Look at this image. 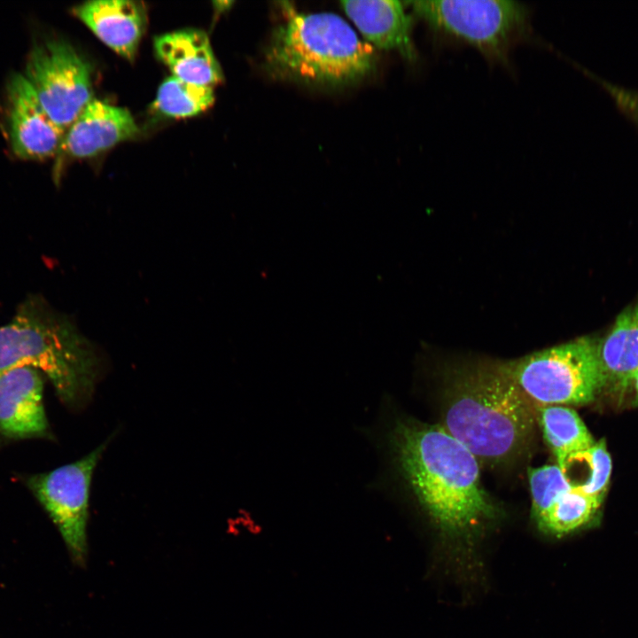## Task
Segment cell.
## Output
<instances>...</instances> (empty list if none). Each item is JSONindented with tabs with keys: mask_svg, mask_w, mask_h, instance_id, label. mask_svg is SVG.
Listing matches in <instances>:
<instances>
[{
	"mask_svg": "<svg viewBox=\"0 0 638 638\" xmlns=\"http://www.w3.org/2000/svg\"><path fill=\"white\" fill-rule=\"evenodd\" d=\"M394 463L421 506L448 538L469 540L496 517L478 461L442 425L408 419L387 432Z\"/></svg>",
	"mask_w": 638,
	"mask_h": 638,
	"instance_id": "6da1fadb",
	"label": "cell"
},
{
	"mask_svg": "<svg viewBox=\"0 0 638 638\" xmlns=\"http://www.w3.org/2000/svg\"><path fill=\"white\" fill-rule=\"evenodd\" d=\"M19 367L42 370L59 400L78 408L92 396L103 358L73 321L34 297L0 327V375Z\"/></svg>",
	"mask_w": 638,
	"mask_h": 638,
	"instance_id": "7a4b0ae2",
	"label": "cell"
},
{
	"mask_svg": "<svg viewBox=\"0 0 638 638\" xmlns=\"http://www.w3.org/2000/svg\"><path fill=\"white\" fill-rule=\"evenodd\" d=\"M530 400L504 363L479 365L455 381L442 426L478 461L499 462L530 437L534 425Z\"/></svg>",
	"mask_w": 638,
	"mask_h": 638,
	"instance_id": "3957f363",
	"label": "cell"
},
{
	"mask_svg": "<svg viewBox=\"0 0 638 638\" xmlns=\"http://www.w3.org/2000/svg\"><path fill=\"white\" fill-rule=\"evenodd\" d=\"M284 19L265 51L275 77L309 84L342 86L370 74L373 46L362 41L344 19L331 12L302 13L283 3Z\"/></svg>",
	"mask_w": 638,
	"mask_h": 638,
	"instance_id": "277c9868",
	"label": "cell"
},
{
	"mask_svg": "<svg viewBox=\"0 0 638 638\" xmlns=\"http://www.w3.org/2000/svg\"><path fill=\"white\" fill-rule=\"evenodd\" d=\"M415 13L434 30L474 46L490 62L507 64L513 46L530 31V15L511 0L414 1Z\"/></svg>",
	"mask_w": 638,
	"mask_h": 638,
	"instance_id": "5b68a950",
	"label": "cell"
},
{
	"mask_svg": "<svg viewBox=\"0 0 638 638\" xmlns=\"http://www.w3.org/2000/svg\"><path fill=\"white\" fill-rule=\"evenodd\" d=\"M504 366L525 394L543 405L588 403L605 385L598 342L588 337Z\"/></svg>",
	"mask_w": 638,
	"mask_h": 638,
	"instance_id": "8992f818",
	"label": "cell"
},
{
	"mask_svg": "<svg viewBox=\"0 0 638 638\" xmlns=\"http://www.w3.org/2000/svg\"><path fill=\"white\" fill-rule=\"evenodd\" d=\"M23 74L46 113L65 130L93 100L90 66L64 41L35 44Z\"/></svg>",
	"mask_w": 638,
	"mask_h": 638,
	"instance_id": "52a82bcc",
	"label": "cell"
},
{
	"mask_svg": "<svg viewBox=\"0 0 638 638\" xmlns=\"http://www.w3.org/2000/svg\"><path fill=\"white\" fill-rule=\"evenodd\" d=\"M108 440L82 458L29 476L27 485L57 526L72 558L83 564L88 554L89 498L94 470Z\"/></svg>",
	"mask_w": 638,
	"mask_h": 638,
	"instance_id": "ba28073f",
	"label": "cell"
},
{
	"mask_svg": "<svg viewBox=\"0 0 638 638\" xmlns=\"http://www.w3.org/2000/svg\"><path fill=\"white\" fill-rule=\"evenodd\" d=\"M9 138L21 160H43L55 155L66 131L46 113L23 74H13L7 84Z\"/></svg>",
	"mask_w": 638,
	"mask_h": 638,
	"instance_id": "9c48e42d",
	"label": "cell"
},
{
	"mask_svg": "<svg viewBox=\"0 0 638 638\" xmlns=\"http://www.w3.org/2000/svg\"><path fill=\"white\" fill-rule=\"evenodd\" d=\"M38 370L19 367L0 375V433L9 439L49 434Z\"/></svg>",
	"mask_w": 638,
	"mask_h": 638,
	"instance_id": "30bf717a",
	"label": "cell"
},
{
	"mask_svg": "<svg viewBox=\"0 0 638 638\" xmlns=\"http://www.w3.org/2000/svg\"><path fill=\"white\" fill-rule=\"evenodd\" d=\"M137 133L138 128L127 109L91 100L66 129L59 151L72 158H89Z\"/></svg>",
	"mask_w": 638,
	"mask_h": 638,
	"instance_id": "8fae6325",
	"label": "cell"
},
{
	"mask_svg": "<svg viewBox=\"0 0 638 638\" xmlns=\"http://www.w3.org/2000/svg\"><path fill=\"white\" fill-rule=\"evenodd\" d=\"M97 37L120 56L132 59L146 26L144 6L129 0H96L73 9Z\"/></svg>",
	"mask_w": 638,
	"mask_h": 638,
	"instance_id": "7c38bea8",
	"label": "cell"
},
{
	"mask_svg": "<svg viewBox=\"0 0 638 638\" xmlns=\"http://www.w3.org/2000/svg\"><path fill=\"white\" fill-rule=\"evenodd\" d=\"M340 4L370 45L395 51L405 59L416 60V51L411 37L412 20L402 2L346 0Z\"/></svg>",
	"mask_w": 638,
	"mask_h": 638,
	"instance_id": "4fadbf2b",
	"label": "cell"
},
{
	"mask_svg": "<svg viewBox=\"0 0 638 638\" xmlns=\"http://www.w3.org/2000/svg\"><path fill=\"white\" fill-rule=\"evenodd\" d=\"M154 49L176 78L206 87L223 80L209 39L201 30L183 29L160 35L154 40Z\"/></svg>",
	"mask_w": 638,
	"mask_h": 638,
	"instance_id": "5bb4252c",
	"label": "cell"
},
{
	"mask_svg": "<svg viewBox=\"0 0 638 638\" xmlns=\"http://www.w3.org/2000/svg\"><path fill=\"white\" fill-rule=\"evenodd\" d=\"M598 354L605 385L621 392L633 385L638 372V304L619 314L598 343Z\"/></svg>",
	"mask_w": 638,
	"mask_h": 638,
	"instance_id": "9a60e30c",
	"label": "cell"
},
{
	"mask_svg": "<svg viewBox=\"0 0 638 638\" xmlns=\"http://www.w3.org/2000/svg\"><path fill=\"white\" fill-rule=\"evenodd\" d=\"M539 419L545 440L564 473L571 457L587 450L595 443L583 421L572 408L543 405L540 408Z\"/></svg>",
	"mask_w": 638,
	"mask_h": 638,
	"instance_id": "2e32d148",
	"label": "cell"
},
{
	"mask_svg": "<svg viewBox=\"0 0 638 638\" xmlns=\"http://www.w3.org/2000/svg\"><path fill=\"white\" fill-rule=\"evenodd\" d=\"M601 504V500L573 486L560 496L537 525L544 533L560 537L588 525Z\"/></svg>",
	"mask_w": 638,
	"mask_h": 638,
	"instance_id": "e0dca14e",
	"label": "cell"
},
{
	"mask_svg": "<svg viewBox=\"0 0 638 638\" xmlns=\"http://www.w3.org/2000/svg\"><path fill=\"white\" fill-rule=\"evenodd\" d=\"M214 101L212 87L190 83L172 75L160 86L154 108L167 117L186 118L206 111Z\"/></svg>",
	"mask_w": 638,
	"mask_h": 638,
	"instance_id": "ac0fdd59",
	"label": "cell"
},
{
	"mask_svg": "<svg viewBox=\"0 0 638 638\" xmlns=\"http://www.w3.org/2000/svg\"><path fill=\"white\" fill-rule=\"evenodd\" d=\"M532 494V516L538 524L561 495L574 486L558 465H545L529 469Z\"/></svg>",
	"mask_w": 638,
	"mask_h": 638,
	"instance_id": "d6986e66",
	"label": "cell"
},
{
	"mask_svg": "<svg viewBox=\"0 0 638 638\" xmlns=\"http://www.w3.org/2000/svg\"><path fill=\"white\" fill-rule=\"evenodd\" d=\"M573 461H583L587 463L590 469L587 479L574 486L582 493L603 502L612 469L611 458L607 450L605 440L602 439L587 450L571 457L567 466Z\"/></svg>",
	"mask_w": 638,
	"mask_h": 638,
	"instance_id": "ffe728a7",
	"label": "cell"
},
{
	"mask_svg": "<svg viewBox=\"0 0 638 638\" xmlns=\"http://www.w3.org/2000/svg\"><path fill=\"white\" fill-rule=\"evenodd\" d=\"M599 82L622 112L638 126V89L624 88L604 80Z\"/></svg>",
	"mask_w": 638,
	"mask_h": 638,
	"instance_id": "44dd1931",
	"label": "cell"
},
{
	"mask_svg": "<svg viewBox=\"0 0 638 638\" xmlns=\"http://www.w3.org/2000/svg\"><path fill=\"white\" fill-rule=\"evenodd\" d=\"M634 388V405L638 406V372L634 377V383H633Z\"/></svg>",
	"mask_w": 638,
	"mask_h": 638,
	"instance_id": "7402d4cb",
	"label": "cell"
}]
</instances>
